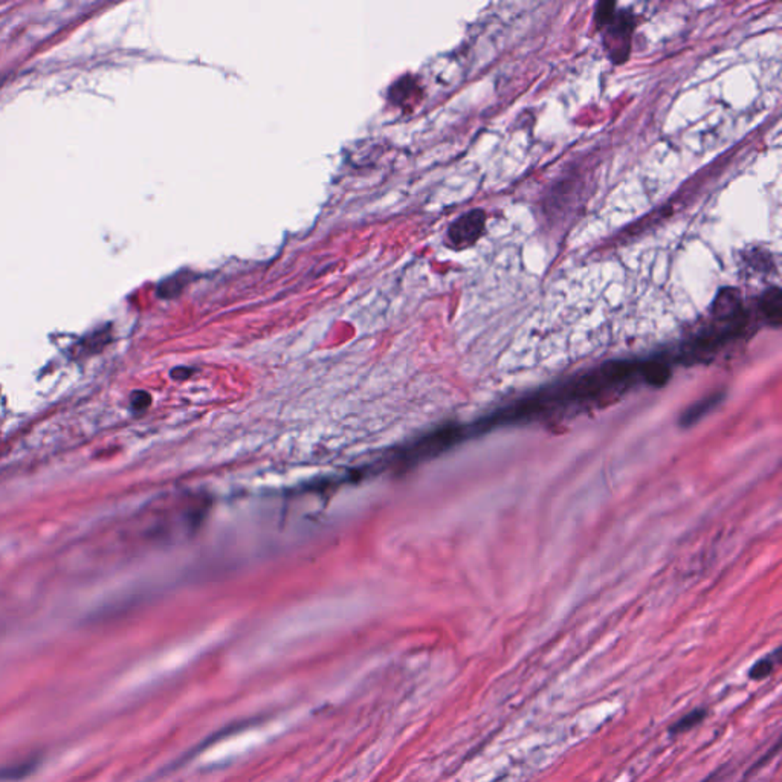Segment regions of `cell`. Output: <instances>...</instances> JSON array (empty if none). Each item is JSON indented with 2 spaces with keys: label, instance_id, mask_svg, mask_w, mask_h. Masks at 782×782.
Wrapping results in <instances>:
<instances>
[{
  "label": "cell",
  "instance_id": "8992f818",
  "mask_svg": "<svg viewBox=\"0 0 782 782\" xmlns=\"http://www.w3.org/2000/svg\"><path fill=\"white\" fill-rule=\"evenodd\" d=\"M777 663H779V650H775L772 654H768V656L763 657L756 663H754V666L749 670L750 679L755 680V682L767 679L773 674Z\"/></svg>",
  "mask_w": 782,
  "mask_h": 782
},
{
  "label": "cell",
  "instance_id": "52a82bcc",
  "mask_svg": "<svg viewBox=\"0 0 782 782\" xmlns=\"http://www.w3.org/2000/svg\"><path fill=\"white\" fill-rule=\"evenodd\" d=\"M150 406V396L144 391H138L136 395H133V399H132V407L135 408V410H144L147 407Z\"/></svg>",
  "mask_w": 782,
  "mask_h": 782
},
{
  "label": "cell",
  "instance_id": "7a4b0ae2",
  "mask_svg": "<svg viewBox=\"0 0 782 782\" xmlns=\"http://www.w3.org/2000/svg\"><path fill=\"white\" fill-rule=\"evenodd\" d=\"M486 225V213L480 208L468 211L448 228V242L454 249H465L479 242Z\"/></svg>",
  "mask_w": 782,
  "mask_h": 782
},
{
  "label": "cell",
  "instance_id": "5b68a950",
  "mask_svg": "<svg viewBox=\"0 0 782 782\" xmlns=\"http://www.w3.org/2000/svg\"><path fill=\"white\" fill-rule=\"evenodd\" d=\"M706 717H708V711H706V709H694V711H691V713H686L683 717L679 718V720L670 727V734L671 735H682L684 732L691 731V729H694V727L702 724Z\"/></svg>",
  "mask_w": 782,
  "mask_h": 782
},
{
  "label": "cell",
  "instance_id": "6da1fadb",
  "mask_svg": "<svg viewBox=\"0 0 782 782\" xmlns=\"http://www.w3.org/2000/svg\"><path fill=\"white\" fill-rule=\"evenodd\" d=\"M595 24L602 33V43L616 65L629 60L636 20L629 11L618 10L615 2H601L597 5Z\"/></svg>",
  "mask_w": 782,
  "mask_h": 782
},
{
  "label": "cell",
  "instance_id": "3957f363",
  "mask_svg": "<svg viewBox=\"0 0 782 782\" xmlns=\"http://www.w3.org/2000/svg\"><path fill=\"white\" fill-rule=\"evenodd\" d=\"M759 311L764 318L775 326H779L782 318V292L779 286H770L759 297Z\"/></svg>",
  "mask_w": 782,
  "mask_h": 782
},
{
  "label": "cell",
  "instance_id": "277c9868",
  "mask_svg": "<svg viewBox=\"0 0 782 782\" xmlns=\"http://www.w3.org/2000/svg\"><path fill=\"white\" fill-rule=\"evenodd\" d=\"M38 767V758L25 759L22 763L11 764L8 767L0 768V781H19L29 777Z\"/></svg>",
  "mask_w": 782,
  "mask_h": 782
}]
</instances>
